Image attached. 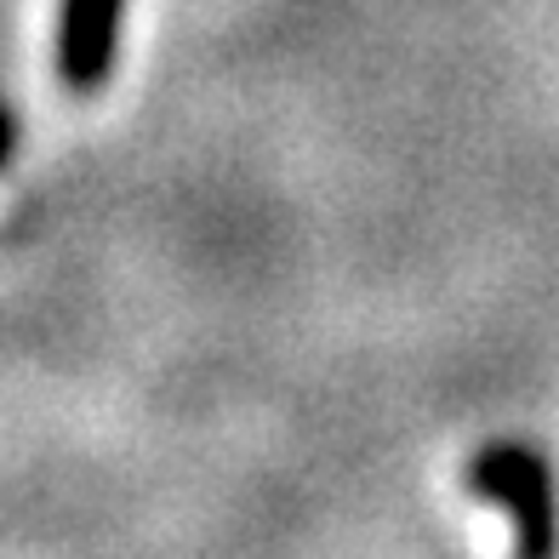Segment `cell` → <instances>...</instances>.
<instances>
[{"instance_id": "1", "label": "cell", "mask_w": 559, "mask_h": 559, "mask_svg": "<svg viewBox=\"0 0 559 559\" xmlns=\"http://www.w3.org/2000/svg\"><path fill=\"white\" fill-rule=\"evenodd\" d=\"M463 486L479 502L508 508L520 554H554L559 548L554 479H548V463L531 445H486V451H474V463L463 468Z\"/></svg>"}, {"instance_id": "2", "label": "cell", "mask_w": 559, "mask_h": 559, "mask_svg": "<svg viewBox=\"0 0 559 559\" xmlns=\"http://www.w3.org/2000/svg\"><path fill=\"white\" fill-rule=\"evenodd\" d=\"M126 0H63L58 12V81L69 92H97L115 69Z\"/></svg>"}, {"instance_id": "3", "label": "cell", "mask_w": 559, "mask_h": 559, "mask_svg": "<svg viewBox=\"0 0 559 559\" xmlns=\"http://www.w3.org/2000/svg\"><path fill=\"white\" fill-rule=\"evenodd\" d=\"M12 148H17V120H12L7 109H0V166L12 160Z\"/></svg>"}]
</instances>
